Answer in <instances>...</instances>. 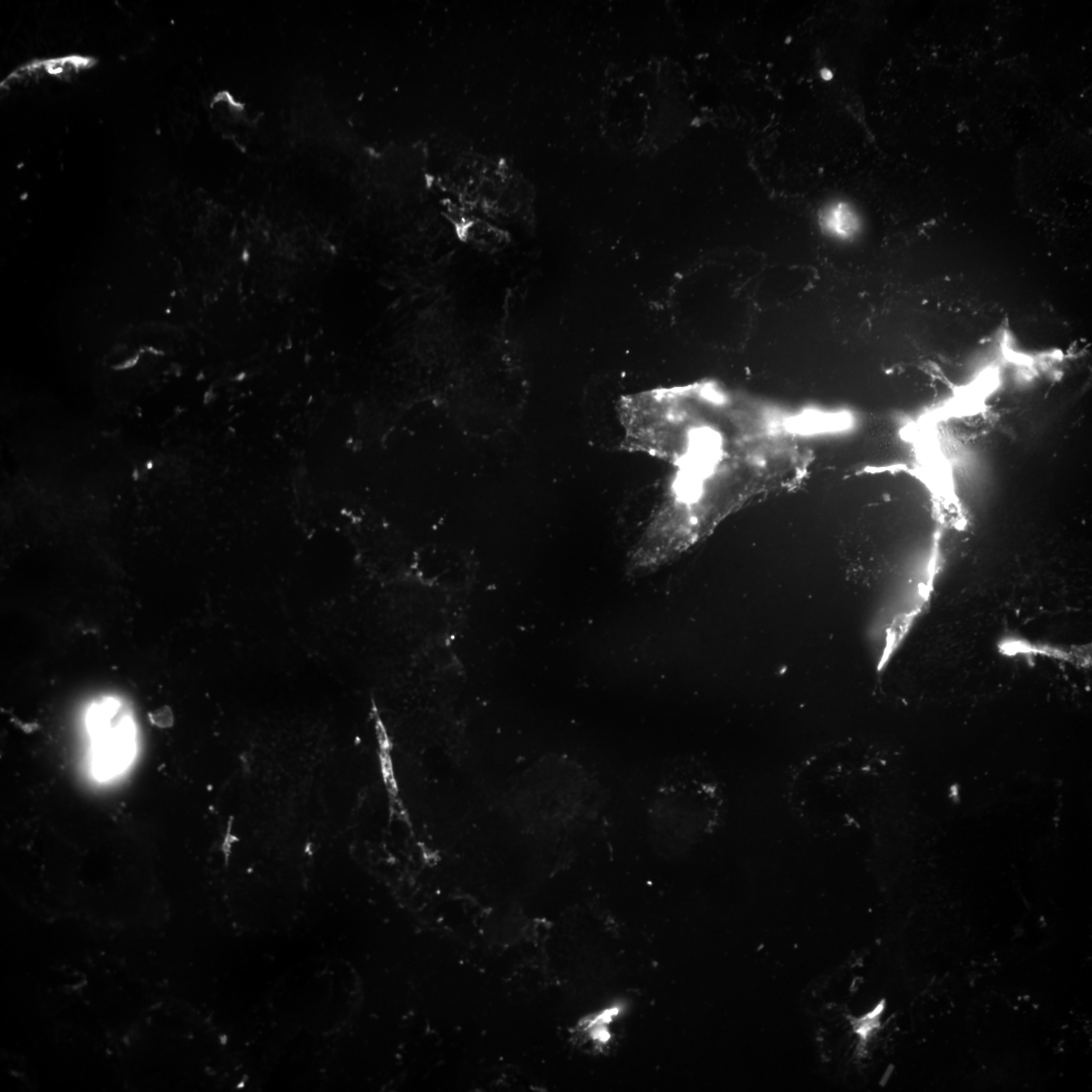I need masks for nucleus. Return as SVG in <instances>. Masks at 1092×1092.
Wrapping results in <instances>:
<instances>
[{"instance_id":"f257e3e1","label":"nucleus","mask_w":1092,"mask_h":1092,"mask_svg":"<svg viewBox=\"0 0 1092 1092\" xmlns=\"http://www.w3.org/2000/svg\"><path fill=\"white\" fill-rule=\"evenodd\" d=\"M725 812L718 779L705 767L691 764L664 779L654 791L647 810L648 832L659 849L684 852L715 835Z\"/></svg>"},{"instance_id":"f03ea898","label":"nucleus","mask_w":1092,"mask_h":1092,"mask_svg":"<svg viewBox=\"0 0 1092 1092\" xmlns=\"http://www.w3.org/2000/svg\"><path fill=\"white\" fill-rule=\"evenodd\" d=\"M86 725L92 741V770L98 780L122 772L135 754V728L127 706L104 698L88 710Z\"/></svg>"},{"instance_id":"7ed1b4c3","label":"nucleus","mask_w":1092,"mask_h":1092,"mask_svg":"<svg viewBox=\"0 0 1092 1092\" xmlns=\"http://www.w3.org/2000/svg\"><path fill=\"white\" fill-rule=\"evenodd\" d=\"M95 63L94 58L77 54L33 60L7 75L1 82V88L10 89L42 80H68L92 68Z\"/></svg>"},{"instance_id":"20e7f679","label":"nucleus","mask_w":1092,"mask_h":1092,"mask_svg":"<svg viewBox=\"0 0 1092 1092\" xmlns=\"http://www.w3.org/2000/svg\"><path fill=\"white\" fill-rule=\"evenodd\" d=\"M820 220L826 230L840 236L851 235L858 225L857 217L852 209L842 202L826 207L821 213Z\"/></svg>"},{"instance_id":"39448f33","label":"nucleus","mask_w":1092,"mask_h":1092,"mask_svg":"<svg viewBox=\"0 0 1092 1092\" xmlns=\"http://www.w3.org/2000/svg\"><path fill=\"white\" fill-rule=\"evenodd\" d=\"M884 1002L878 1005L871 1013L861 1017L855 1023V1031L860 1035L861 1039L866 1041L871 1032L879 1025V1019L884 1009Z\"/></svg>"}]
</instances>
